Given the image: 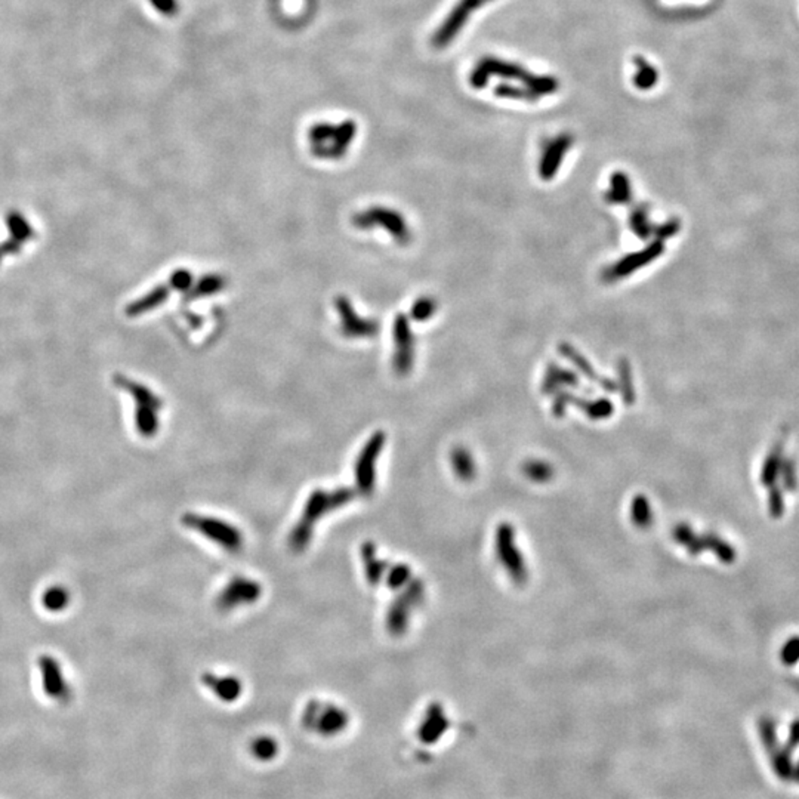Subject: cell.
Returning <instances> with one entry per match:
<instances>
[{"mask_svg": "<svg viewBox=\"0 0 799 799\" xmlns=\"http://www.w3.org/2000/svg\"><path fill=\"white\" fill-rule=\"evenodd\" d=\"M225 280L222 276H218V274H209L205 276L202 280H200L191 290V301L193 299H198V298H205L209 295H215L218 292H221V290L225 287Z\"/></svg>", "mask_w": 799, "mask_h": 799, "instance_id": "16", "label": "cell"}, {"mask_svg": "<svg viewBox=\"0 0 799 799\" xmlns=\"http://www.w3.org/2000/svg\"><path fill=\"white\" fill-rule=\"evenodd\" d=\"M184 522L188 527L198 530L210 540L220 543V547L225 548L227 551L235 552L242 548V535L239 530H235L232 525L222 522L221 520L206 518L200 515H187L184 517Z\"/></svg>", "mask_w": 799, "mask_h": 799, "instance_id": "5", "label": "cell"}, {"mask_svg": "<svg viewBox=\"0 0 799 799\" xmlns=\"http://www.w3.org/2000/svg\"><path fill=\"white\" fill-rule=\"evenodd\" d=\"M536 95H548L558 89V82L549 76H533L527 75L522 82Z\"/></svg>", "mask_w": 799, "mask_h": 799, "instance_id": "18", "label": "cell"}, {"mask_svg": "<svg viewBox=\"0 0 799 799\" xmlns=\"http://www.w3.org/2000/svg\"><path fill=\"white\" fill-rule=\"evenodd\" d=\"M353 225L358 230L382 228L390 232L392 239L400 245H404L410 240V230L404 216L388 208L373 206L361 210L353 216Z\"/></svg>", "mask_w": 799, "mask_h": 799, "instance_id": "3", "label": "cell"}, {"mask_svg": "<svg viewBox=\"0 0 799 799\" xmlns=\"http://www.w3.org/2000/svg\"><path fill=\"white\" fill-rule=\"evenodd\" d=\"M384 443H385L384 432L377 431L376 434L372 435L370 440L366 443L365 449H363V451L360 453V456H358L357 466H355V476H357L358 487L365 493L372 492V488H373L376 459L379 456L380 450H382Z\"/></svg>", "mask_w": 799, "mask_h": 799, "instance_id": "7", "label": "cell"}, {"mask_svg": "<svg viewBox=\"0 0 799 799\" xmlns=\"http://www.w3.org/2000/svg\"><path fill=\"white\" fill-rule=\"evenodd\" d=\"M348 715L340 707L335 704L321 706L318 703H311L306 707L304 715V724L314 729L324 737H333L345 731L348 727Z\"/></svg>", "mask_w": 799, "mask_h": 799, "instance_id": "4", "label": "cell"}, {"mask_svg": "<svg viewBox=\"0 0 799 799\" xmlns=\"http://www.w3.org/2000/svg\"><path fill=\"white\" fill-rule=\"evenodd\" d=\"M350 499H351V493L345 488L338 490L335 493H324L321 490L313 493L310 496V500L306 502L301 522L292 533V540H290L292 542V547L295 549H302L306 542L310 540L311 527L316 520L323 517L328 511H332L333 508H339L345 505Z\"/></svg>", "mask_w": 799, "mask_h": 799, "instance_id": "2", "label": "cell"}, {"mask_svg": "<svg viewBox=\"0 0 799 799\" xmlns=\"http://www.w3.org/2000/svg\"><path fill=\"white\" fill-rule=\"evenodd\" d=\"M483 4H486V0H461L456 8L450 12L441 28L434 34L432 38L434 46L444 48L447 43L455 39V36L468 20L471 11L480 8Z\"/></svg>", "mask_w": 799, "mask_h": 799, "instance_id": "8", "label": "cell"}, {"mask_svg": "<svg viewBox=\"0 0 799 799\" xmlns=\"http://www.w3.org/2000/svg\"><path fill=\"white\" fill-rule=\"evenodd\" d=\"M486 2H490V0H486Z\"/></svg>", "mask_w": 799, "mask_h": 799, "instance_id": "24", "label": "cell"}, {"mask_svg": "<svg viewBox=\"0 0 799 799\" xmlns=\"http://www.w3.org/2000/svg\"><path fill=\"white\" fill-rule=\"evenodd\" d=\"M261 595V586L249 579H232V582L222 591L218 603L222 608H232L243 603L257 601Z\"/></svg>", "mask_w": 799, "mask_h": 799, "instance_id": "10", "label": "cell"}, {"mask_svg": "<svg viewBox=\"0 0 799 799\" xmlns=\"http://www.w3.org/2000/svg\"><path fill=\"white\" fill-rule=\"evenodd\" d=\"M171 283L175 289L178 290H187L190 289L193 284V276H191V271L187 269H178L173 272V276L171 279Z\"/></svg>", "mask_w": 799, "mask_h": 799, "instance_id": "21", "label": "cell"}, {"mask_svg": "<svg viewBox=\"0 0 799 799\" xmlns=\"http://www.w3.org/2000/svg\"><path fill=\"white\" fill-rule=\"evenodd\" d=\"M495 92L498 97L500 98H511V100H525V101H535L537 100L539 95H536L533 90H530L529 87L524 89V87H517L513 85H499Z\"/></svg>", "mask_w": 799, "mask_h": 799, "instance_id": "19", "label": "cell"}, {"mask_svg": "<svg viewBox=\"0 0 799 799\" xmlns=\"http://www.w3.org/2000/svg\"><path fill=\"white\" fill-rule=\"evenodd\" d=\"M481 67H484L490 75H498L500 77H506V79H520L524 82V79L527 77L529 73L522 70L521 67L511 64V63H505L500 60H495V58H483L480 63Z\"/></svg>", "mask_w": 799, "mask_h": 799, "instance_id": "13", "label": "cell"}, {"mask_svg": "<svg viewBox=\"0 0 799 799\" xmlns=\"http://www.w3.org/2000/svg\"><path fill=\"white\" fill-rule=\"evenodd\" d=\"M355 135L357 124L353 120L339 124L318 123L308 132L313 154L326 160H338L345 156Z\"/></svg>", "mask_w": 799, "mask_h": 799, "instance_id": "1", "label": "cell"}, {"mask_svg": "<svg viewBox=\"0 0 799 799\" xmlns=\"http://www.w3.org/2000/svg\"><path fill=\"white\" fill-rule=\"evenodd\" d=\"M488 77H490V73H488L484 67H481V65L478 64V67H477L474 71H472V75H471V79H469V80H471V85L474 86L476 89H481V87H484V86L487 85Z\"/></svg>", "mask_w": 799, "mask_h": 799, "instance_id": "22", "label": "cell"}, {"mask_svg": "<svg viewBox=\"0 0 799 799\" xmlns=\"http://www.w3.org/2000/svg\"><path fill=\"white\" fill-rule=\"evenodd\" d=\"M153 5L165 15H173L178 9L176 0H151Z\"/></svg>", "mask_w": 799, "mask_h": 799, "instance_id": "23", "label": "cell"}, {"mask_svg": "<svg viewBox=\"0 0 799 799\" xmlns=\"http://www.w3.org/2000/svg\"><path fill=\"white\" fill-rule=\"evenodd\" d=\"M633 63L638 67L637 76L633 77V83L637 87L647 90L653 87L658 82V71L655 67H651L643 57H635Z\"/></svg>", "mask_w": 799, "mask_h": 799, "instance_id": "17", "label": "cell"}, {"mask_svg": "<svg viewBox=\"0 0 799 799\" xmlns=\"http://www.w3.org/2000/svg\"><path fill=\"white\" fill-rule=\"evenodd\" d=\"M43 674H45L43 678H45L46 693L52 697H55L57 700L67 697V687L63 681L61 672H58V669L52 663H45Z\"/></svg>", "mask_w": 799, "mask_h": 799, "instance_id": "15", "label": "cell"}, {"mask_svg": "<svg viewBox=\"0 0 799 799\" xmlns=\"http://www.w3.org/2000/svg\"><path fill=\"white\" fill-rule=\"evenodd\" d=\"M435 313V302L431 298H422L413 305L412 316L417 321H425Z\"/></svg>", "mask_w": 799, "mask_h": 799, "instance_id": "20", "label": "cell"}, {"mask_svg": "<svg viewBox=\"0 0 799 799\" xmlns=\"http://www.w3.org/2000/svg\"><path fill=\"white\" fill-rule=\"evenodd\" d=\"M570 145H572V138L567 135H561L549 145L540 163V173L543 179H549L555 173L562 157H564L566 150L570 147Z\"/></svg>", "mask_w": 799, "mask_h": 799, "instance_id": "11", "label": "cell"}, {"mask_svg": "<svg viewBox=\"0 0 799 799\" xmlns=\"http://www.w3.org/2000/svg\"><path fill=\"white\" fill-rule=\"evenodd\" d=\"M205 682L212 688V692L224 702H234L242 693V684L239 680L232 677L227 678H216V677H206Z\"/></svg>", "mask_w": 799, "mask_h": 799, "instance_id": "12", "label": "cell"}, {"mask_svg": "<svg viewBox=\"0 0 799 799\" xmlns=\"http://www.w3.org/2000/svg\"><path fill=\"white\" fill-rule=\"evenodd\" d=\"M280 746L274 737L258 736L250 743V754L259 762H271L279 755Z\"/></svg>", "mask_w": 799, "mask_h": 799, "instance_id": "14", "label": "cell"}, {"mask_svg": "<svg viewBox=\"0 0 799 799\" xmlns=\"http://www.w3.org/2000/svg\"><path fill=\"white\" fill-rule=\"evenodd\" d=\"M394 340H395L394 369L400 375H406L407 372H410L413 365L414 340H413L412 331L409 328L407 318L403 316H398L394 321Z\"/></svg>", "mask_w": 799, "mask_h": 799, "instance_id": "9", "label": "cell"}, {"mask_svg": "<svg viewBox=\"0 0 799 799\" xmlns=\"http://www.w3.org/2000/svg\"><path fill=\"white\" fill-rule=\"evenodd\" d=\"M336 311L339 314L340 321V332L347 338H372L377 333L379 324L373 318H363L357 314L353 308V304L347 296H339L335 301Z\"/></svg>", "mask_w": 799, "mask_h": 799, "instance_id": "6", "label": "cell"}]
</instances>
